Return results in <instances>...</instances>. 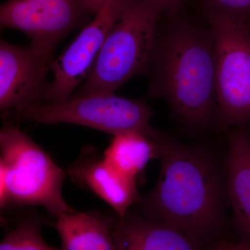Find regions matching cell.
I'll return each instance as SVG.
<instances>
[{
	"label": "cell",
	"mask_w": 250,
	"mask_h": 250,
	"mask_svg": "<svg viewBox=\"0 0 250 250\" xmlns=\"http://www.w3.org/2000/svg\"><path fill=\"white\" fill-rule=\"evenodd\" d=\"M157 142L159 180L134 206L147 218L177 228L197 245L221 223L223 190L218 171L197 149L163 134Z\"/></svg>",
	"instance_id": "cell-1"
},
{
	"label": "cell",
	"mask_w": 250,
	"mask_h": 250,
	"mask_svg": "<svg viewBox=\"0 0 250 250\" xmlns=\"http://www.w3.org/2000/svg\"><path fill=\"white\" fill-rule=\"evenodd\" d=\"M156 53V94L192 126L217 116L216 60L211 32L191 24L174 27Z\"/></svg>",
	"instance_id": "cell-2"
},
{
	"label": "cell",
	"mask_w": 250,
	"mask_h": 250,
	"mask_svg": "<svg viewBox=\"0 0 250 250\" xmlns=\"http://www.w3.org/2000/svg\"><path fill=\"white\" fill-rule=\"evenodd\" d=\"M0 204L1 209L41 206L54 218L74 210L64 200L67 172L14 125L0 131Z\"/></svg>",
	"instance_id": "cell-3"
},
{
	"label": "cell",
	"mask_w": 250,
	"mask_h": 250,
	"mask_svg": "<svg viewBox=\"0 0 250 250\" xmlns=\"http://www.w3.org/2000/svg\"><path fill=\"white\" fill-rule=\"evenodd\" d=\"M164 12L159 0H133L108 33L85 83L73 98L110 95L147 68Z\"/></svg>",
	"instance_id": "cell-4"
},
{
	"label": "cell",
	"mask_w": 250,
	"mask_h": 250,
	"mask_svg": "<svg viewBox=\"0 0 250 250\" xmlns=\"http://www.w3.org/2000/svg\"><path fill=\"white\" fill-rule=\"evenodd\" d=\"M152 113L146 104L115 94L70 98L65 103L27 106L4 115L18 122L45 125L69 123L83 125L114 136L137 131L158 139L161 133L149 124Z\"/></svg>",
	"instance_id": "cell-5"
},
{
	"label": "cell",
	"mask_w": 250,
	"mask_h": 250,
	"mask_svg": "<svg viewBox=\"0 0 250 250\" xmlns=\"http://www.w3.org/2000/svg\"><path fill=\"white\" fill-rule=\"evenodd\" d=\"M216 60L217 119L222 127L250 123V26L207 14Z\"/></svg>",
	"instance_id": "cell-6"
},
{
	"label": "cell",
	"mask_w": 250,
	"mask_h": 250,
	"mask_svg": "<svg viewBox=\"0 0 250 250\" xmlns=\"http://www.w3.org/2000/svg\"><path fill=\"white\" fill-rule=\"evenodd\" d=\"M82 0H9L0 8L2 28L22 31L31 47L52 58L55 46L90 15Z\"/></svg>",
	"instance_id": "cell-7"
},
{
	"label": "cell",
	"mask_w": 250,
	"mask_h": 250,
	"mask_svg": "<svg viewBox=\"0 0 250 250\" xmlns=\"http://www.w3.org/2000/svg\"><path fill=\"white\" fill-rule=\"evenodd\" d=\"M133 0H108L76 39L65 49L49 70L54 74L45 101L62 103L71 98L73 92L86 80L108 33L125 14Z\"/></svg>",
	"instance_id": "cell-8"
},
{
	"label": "cell",
	"mask_w": 250,
	"mask_h": 250,
	"mask_svg": "<svg viewBox=\"0 0 250 250\" xmlns=\"http://www.w3.org/2000/svg\"><path fill=\"white\" fill-rule=\"evenodd\" d=\"M53 61L27 47L0 42V109L5 115L42 104L50 85L46 72Z\"/></svg>",
	"instance_id": "cell-9"
},
{
	"label": "cell",
	"mask_w": 250,
	"mask_h": 250,
	"mask_svg": "<svg viewBox=\"0 0 250 250\" xmlns=\"http://www.w3.org/2000/svg\"><path fill=\"white\" fill-rule=\"evenodd\" d=\"M67 174L74 184L88 189L123 217L141 197L136 182L115 170L93 147H85Z\"/></svg>",
	"instance_id": "cell-10"
},
{
	"label": "cell",
	"mask_w": 250,
	"mask_h": 250,
	"mask_svg": "<svg viewBox=\"0 0 250 250\" xmlns=\"http://www.w3.org/2000/svg\"><path fill=\"white\" fill-rule=\"evenodd\" d=\"M116 239L118 250H197V246L177 228L131 208L118 216Z\"/></svg>",
	"instance_id": "cell-11"
},
{
	"label": "cell",
	"mask_w": 250,
	"mask_h": 250,
	"mask_svg": "<svg viewBox=\"0 0 250 250\" xmlns=\"http://www.w3.org/2000/svg\"><path fill=\"white\" fill-rule=\"evenodd\" d=\"M227 190L237 229L250 240V131L249 124L235 126L229 138Z\"/></svg>",
	"instance_id": "cell-12"
},
{
	"label": "cell",
	"mask_w": 250,
	"mask_h": 250,
	"mask_svg": "<svg viewBox=\"0 0 250 250\" xmlns=\"http://www.w3.org/2000/svg\"><path fill=\"white\" fill-rule=\"evenodd\" d=\"M118 215L97 210L67 213L50 225L62 239L61 250H118L116 228Z\"/></svg>",
	"instance_id": "cell-13"
},
{
	"label": "cell",
	"mask_w": 250,
	"mask_h": 250,
	"mask_svg": "<svg viewBox=\"0 0 250 250\" xmlns=\"http://www.w3.org/2000/svg\"><path fill=\"white\" fill-rule=\"evenodd\" d=\"M113 136L109 146L103 153L104 157L115 170L125 177L136 181L149 161L159 157L157 141L160 136L154 139L137 131Z\"/></svg>",
	"instance_id": "cell-14"
},
{
	"label": "cell",
	"mask_w": 250,
	"mask_h": 250,
	"mask_svg": "<svg viewBox=\"0 0 250 250\" xmlns=\"http://www.w3.org/2000/svg\"><path fill=\"white\" fill-rule=\"evenodd\" d=\"M47 223L36 212H29L14 220L11 229L0 243V250H61L45 243L41 227Z\"/></svg>",
	"instance_id": "cell-15"
},
{
	"label": "cell",
	"mask_w": 250,
	"mask_h": 250,
	"mask_svg": "<svg viewBox=\"0 0 250 250\" xmlns=\"http://www.w3.org/2000/svg\"><path fill=\"white\" fill-rule=\"evenodd\" d=\"M206 15L228 18L250 26V0H202Z\"/></svg>",
	"instance_id": "cell-16"
},
{
	"label": "cell",
	"mask_w": 250,
	"mask_h": 250,
	"mask_svg": "<svg viewBox=\"0 0 250 250\" xmlns=\"http://www.w3.org/2000/svg\"><path fill=\"white\" fill-rule=\"evenodd\" d=\"M208 250H250V242L245 241L238 243L220 242Z\"/></svg>",
	"instance_id": "cell-17"
},
{
	"label": "cell",
	"mask_w": 250,
	"mask_h": 250,
	"mask_svg": "<svg viewBox=\"0 0 250 250\" xmlns=\"http://www.w3.org/2000/svg\"><path fill=\"white\" fill-rule=\"evenodd\" d=\"M162 5L164 12L174 15L182 8L184 0H159Z\"/></svg>",
	"instance_id": "cell-18"
},
{
	"label": "cell",
	"mask_w": 250,
	"mask_h": 250,
	"mask_svg": "<svg viewBox=\"0 0 250 250\" xmlns=\"http://www.w3.org/2000/svg\"><path fill=\"white\" fill-rule=\"evenodd\" d=\"M83 4L90 14L96 15L103 9L108 0H82Z\"/></svg>",
	"instance_id": "cell-19"
}]
</instances>
